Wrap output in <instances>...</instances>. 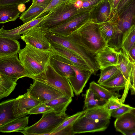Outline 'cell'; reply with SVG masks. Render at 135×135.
I'll list each match as a JSON object with an SVG mask.
<instances>
[{"label":"cell","mask_w":135,"mask_h":135,"mask_svg":"<svg viewBox=\"0 0 135 135\" xmlns=\"http://www.w3.org/2000/svg\"><path fill=\"white\" fill-rule=\"evenodd\" d=\"M45 36L49 42L62 45L80 56L89 66L92 74H95L99 69L95 56L85 45L76 33L73 32L68 36H64L47 30Z\"/></svg>","instance_id":"6da1fadb"},{"label":"cell","mask_w":135,"mask_h":135,"mask_svg":"<svg viewBox=\"0 0 135 135\" xmlns=\"http://www.w3.org/2000/svg\"><path fill=\"white\" fill-rule=\"evenodd\" d=\"M19 58L25 70L26 77L29 78L42 72L49 64L52 54L51 50H43L28 44L18 53Z\"/></svg>","instance_id":"7a4b0ae2"},{"label":"cell","mask_w":135,"mask_h":135,"mask_svg":"<svg viewBox=\"0 0 135 135\" xmlns=\"http://www.w3.org/2000/svg\"><path fill=\"white\" fill-rule=\"evenodd\" d=\"M115 30L114 35L109 42L110 45L116 49L121 48L124 35L135 25V0L130 3L119 13L112 16L109 21Z\"/></svg>","instance_id":"3957f363"},{"label":"cell","mask_w":135,"mask_h":135,"mask_svg":"<svg viewBox=\"0 0 135 135\" xmlns=\"http://www.w3.org/2000/svg\"><path fill=\"white\" fill-rule=\"evenodd\" d=\"M41 119L33 125L19 132L24 135H50L68 116L65 113L53 111L44 113Z\"/></svg>","instance_id":"277c9868"},{"label":"cell","mask_w":135,"mask_h":135,"mask_svg":"<svg viewBox=\"0 0 135 135\" xmlns=\"http://www.w3.org/2000/svg\"><path fill=\"white\" fill-rule=\"evenodd\" d=\"M74 32L95 56L107 46L100 32L99 23L91 19Z\"/></svg>","instance_id":"5b68a950"},{"label":"cell","mask_w":135,"mask_h":135,"mask_svg":"<svg viewBox=\"0 0 135 135\" xmlns=\"http://www.w3.org/2000/svg\"><path fill=\"white\" fill-rule=\"evenodd\" d=\"M81 10L68 0L50 12L37 26L48 30L62 23Z\"/></svg>","instance_id":"8992f818"},{"label":"cell","mask_w":135,"mask_h":135,"mask_svg":"<svg viewBox=\"0 0 135 135\" xmlns=\"http://www.w3.org/2000/svg\"><path fill=\"white\" fill-rule=\"evenodd\" d=\"M45 83L70 98L74 97L72 88L68 80L56 72L49 64L42 72L29 77Z\"/></svg>","instance_id":"52a82bcc"},{"label":"cell","mask_w":135,"mask_h":135,"mask_svg":"<svg viewBox=\"0 0 135 135\" xmlns=\"http://www.w3.org/2000/svg\"><path fill=\"white\" fill-rule=\"evenodd\" d=\"M93 9H81L62 23L47 30L60 36H68L91 19Z\"/></svg>","instance_id":"ba28073f"},{"label":"cell","mask_w":135,"mask_h":135,"mask_svg":"<svg viewBox=\"0 0 135 135\" xmlns=\"http://www.w3.org/2000/svg\"><path fill=\"white\" fill-rule=\"evenodd\" d=\"M27 92L31 97L45 103L52 100L65 96L54 88L41 82L34 80Z\"/></svg>","instance_id":"9c48e42d"},{"label":"cell","mask_w":135,"mask_h":135,"mask_svg":"<svg viewBox=\"0 0 135 135\" xmlns=\"http://www.w3.org/2000/svg\"><path fill=\"white\" fill-rule=\"evenodd\" d=\"M0 73L15 80L26 77L24 68L17 54L0 58Z\"/></svg>","instance_id":"30bf717a"},{"label":"cell","mask_w":135,"mask_h":135,"mask_svg":"<svg viewBox=\"0 0 135 135\" xmlns=\"http://www.w3.org/2000/svg\"><path fill=\"white\" fill-rule=\"evenodd\" d=\"M109 123L110 120H94L87 118L83 114L74 124L73 128L75 134L101 132L107 128Z\"/></svg>","instance_id":"8fae6325"},{"label":"cell","mask_w":135,"mask_h":135,"mask_svg":"<svg viewBox=\"0 0 135 135\" xmlns=\"http://www.w3.org/2000/svg\"><path fill=\"white\" fill-rule=\"evenodd\" d=\"M47 30L36 26L21 36V38L26 43L37 49L51 50L50 44L45 36Z\"/></svg>","instance_id":"7c38bea8"},{"label":"cell","mask_w":135,"mask_h":135,"mask_svg":"<svg viewBox=\"0 0 135 135\" xmlns=\"http://www.w3.org/2000/svg\"><path fill=\"white\" fill-rule=\"evenodd\" d=\"M41 103L31 97L27 92L15 98L13 105V115L16 117L26 116L33 107Z\"/></svg>","instance_id":"4fadbf2b"},{"label":"cell","mask_w":135,"mask_h":135,"mask_svg":"<svg viewBox=\"0 0 135 135\" xmlns=\"http://www.w3.org/2000/svg\"><path fill=\"white\" fill-rule=\"evenodd\" d=\"M49 64L58 74L68 79L75 76V72L70 66L73 64L61 56L52 52Z\"/></svg>","instance_id":"5bb4252c"},{"label":"cell","mask_w":135,"mask_h":135,"mask_svg":"<svg viewBox=\"0 0 135 135\" xmlns=\"http://www.w3.org/2000/svg\"><path fill=\"white\" fill-rule=\"evenodd\" d=\"M70 66L75 72V75L68 79L74 92L76 95H78L82 92L92 73L90 70L80 68L73 64Z\"/></svg>","instance_id":"9a60e30c"},{"label":"cell","mask_w":135,"mask_h":135,"mask_svg":"<svg viewBox=\"0 0 135 135\" xmlns=\"http://www.w3.org/2000/svg\"><path fill=\"white\" fill-rule=\"evenodd\" d=\"M49 43L50 44L51 50L52 52L64 57L74 65L80 68L91 71L86 63L79 56L62 45Z\"/></svg>","instance_id":"2e32d148"},{"label":"cell","mask_w":135,"mask_h":135,"mask_svg":"<svg viewBox=\"0 0 135 135\" xmlns=\"http://www.w3.org/2000/svg\"><path fill=\"white\" fill-rule=\"evenodd\" d=\"M48 15L39 17L32 21L23 24L15 28L5 30L2 26L0 30V37H7L18 40L21 38V35L25 34L38 25Z\"/></svg>","instance_id":"e0dca14e"},{"label":"cell","mask_w":135,"mask_h":135,"mask_svg":"<svg viewBox=\"0 0 135 135\" xmlns=\"http://www.w3.org/2000/svg\"><path fill=\"white\" fill-rule=\"evenodd\" d=\"M95 59L99 69L116 66L118 60V51L107 45L95 56Z\"/></svg>","instance_id":"ac0fdd59"},{"label":"cell","mask_w":135,"mask_h":135,"mask_svg":"<svg viewBox=\"0 0 135 135\" xmlns=\"http://www.w3.org/2000/svg\"><path fill=\"white\" fill-rule=\"evenodd\" d=\"M114 126L117 131L123 134L135 131V116L129 112L116 118Z\"/></svg>","instance_id":"d6986e66"},{"label":"cell","mask_w":135,"mask_h":135,"mask_svg":"<svg viewBox=\"0 0 135 135\" xmlns=\"http://www.w3.org/2000/svg\"><path fill=\"white\" fill-rule=\"evenodd\" d=\"M111 11V7L109 2L108 1L103 0L92 10L91 20L98 23L109 21Z\"/></svg>","instance_id":"ffe728a7"},{"label":"cell","mask_w":135,"mask_h":135,"mask_svg":"<svg viewBox=\"0 0 135 135\" xmlns=\"http://www.w3.org/2000/svg\"><path fill=\"white\" fill-rule=\"evenodd\" d=\"M20 50V44L18 40L0 37V58L17 54Z\"/></svg>","instance_id":"44dd1931"},{"label":"cell","mask_w":135,"mask_h":135,"mask_svg":"<svg viewBox=\"0 0 135 135\" xmlns=\"http://www.w3.org/2000/svg\"><path fill=\"white\" fill-rule=\"evenodd\" d=\"M17 4L0 6V23L3 24L15 21L22 13L18 9Z\"/></svg>","instance_id":"7402d4cb"},{"label":"cell","mask_w":135,"mask_h":135,"mask_svg":"<svg viewBox=\"0 0 135 135\" xmlns=\"http://www.w3.org/2000/svg\"><path fill=\"white\" fill-rule=\"evenodd\" d=\"M29 117L25 116L16 118L0 126V131L8 133L22 131L28 125Z\"/></svg>","instance_id":"603a6c76"},{"label":"cell","mask_w":135,"mask_h":135,"mask_svg":"<svg viewBox=\"0 0 135 135\" xmlns=\"http://www.w3.org/2000/svg\"><path fill=\"white\" fill-rule=\"evenodd\" d=\"M15 99H10L0 103V126L19 118L15 117L13 115V105Z\"/></svg>","instance_id":"cb8c5ba5"},{"label":"cell","mask_w":135,"mask_h":135,"mask_svg":"<svg viewBox=\"0 0 135 135\" xmlns=\"http://www.w3.org/2000/svg\"><path fill=\"white\" fill-rule=\"evenodd\" d=\"M85 110V116L94 120H110L111 116V112L103 106L95 107Z\"/></svg>","instance_id":"d4e9b609"},{"label":"cell","mask_w":135,"mask_h":135,"mask_svg":"<svg viewBox=\"0 0 135 135\" xmlns=\"http://www.w3.org/2000/svg\"><path fill=\"white\" fill-rule=\"evenodd\" d=\"M17 80L0 73V99L9 96L17 84Z\"/></svg>","instance_id":"484cf974"},{"label":"cell","mask_w":135,"mask_h":135,"mask_svg":"<svg viewBox=\"0 0 135 135\" xmlns=\"http://www.w3.org/2000/svg\"><path fill=\"white\" fill-rule=\"evenodd\" d=\"M89 88L92 90L99 98L105 102L112 97L119 98L121 96L116 91L107 88L94 81L90 83Z\"/></svg>","instance_id":"4316f807"},{"label":"cell","mask_w":135,"mask_h":135,"mask_svg":"<svg viewBox=\"0 0 135 135\" xmlns=\"http://www.w3.org/2000/svg\"><path fill=\"white\" fill-rule=\"evenodd\" d=\"M126 83L125 79L120 71L109 79L99 84L109 90L116 91L124 89Z\"/></svg>","instance_id":"83f0119b"},{"label":"cell","mask_w":135,"mask_h":135,"mask_svg":"<svg viewBox=\"0 0 135 135\" xmlns=\"http://www.w3.org/2000/svg\"><path fill=\"white\" fill-rule=\"evenodd\" d=\"M82 95L84 98L83 110L103 106L106 102L99 98L92 90L89 88L86 90V93L82 94Z\"/></svg>","instance_id":"f1b7e54d"},{"label":"cell","mask_w":135,"mask_h":135,"mask_svg":"<svg viewBox=\"0 0 135 135\" xmlns=\"http://www.w3.org/2000/svg\"><path fill=\"white\" fill-rule=\"evenodd\" d=\"M72 101V98L66 96L59 98L45 103L46 105L53 108V111L65 113L67 108Z\"/></svg>","instance_id":"f546056e"},{"label":"cell","mask_w":135,"mask_h":135,"mask_svg":"<svg viewBox=\"0 0 135 135\" xmlns=\"http://www.w3.org/2000/svg\"><path fill=\"white\" fill-rule=\"evenodd\" d=\"M46 8L38 6H31L21 15L20 18L25 23L38 17Z\"/></svg>","instance_id":"4dcf8cb0"},{"label":"cell","mask_w":135,"mask_h":135,"mask_svg":"<svg viewBox=\"0 0 135 135\" xmlns=\"http://www.w3.org/2000/svg\"><path fill=\"white\" fill-rule=\"evenodd\" d=\"M99 25L100 33L107 45L114 36L115 33L114 28L109 21L99 23Z\"/></svg>","instance_id":"1f68e13d"},{"label":"cell","mask_w":135,"mask_h":135,"mask_svg":"<svg viewBox=\"0 0 135 135\" xmlns=\"http://www.w3.org/2000/svg\"><path fill=\"white\" fill-rule=\"evenodd\" d=\"M135 43V25L132 26L124 35L121 49L128 55Z\"/></svg>","instance_id":"d6a6232c"},{"label":"cell","mask_w":135,"mask_h":135,"mask_svg":"<svg viewBox=\"0 0 135 135\" xmlns=\"http://www.w3.org/2000/svg\"><path fill=\"white\" fill-rule=\"evenodd\" d=\"M99 78L98 81L100 84L109 79L120 71L116 66H111L100 69Z\"/></svg>","instance_id":"836d02e7"},{"label":"cell","mask_w":135,"mask_h":135,"mask_svg":"<svg viewBox=\"0 0 135 135\" xmlns=\"http://www.w3.org/2000/svg\"><path fill=\"white\" fill-rule=\"evenodd\" d=\"M85 112V110H83L81 112H77L72 115L68 116L51 133L58 132L68 127L73 126L75 123L84 114Z\"/></svg>","instance_id":"e575fe53"},{"label":"cell","mask_w":135,"mask_h":135,"mask_svg":"<svg viewBox=\"0 0 135 135\" xmlns=\"http://www.w3.org/2000/svg\"><path fill=\"white\" fill-rule=\"evenodd\" d=\"M123 104L118 98L113 97L109 99L103 106L111 112L112 111L121 106Z\"/></svg>","instance_id":"d590c367"},{"label":"cell","mask_w":135,"mask_h":135,"mask_svg":"<svg viewBox=\"0 0 135 135\" xmlns=\"http://www.w3.org/2000/svg\"><path fill=\"white\" fill-rule=\"evenodd\" d=\"M53 108L46 105L45 103H40L30 110L28 114H36L53 111Z\"/></svg>","instance_id":"8d00e7d4"},{"label":"cell","mask_w":135,"mask_h":135,"mask_svg":"<svg viewBox=\"0 0 135 135\" xmlns=\"http://www.w3.org/2000/svg\"><path fill=\"white\" fill-rule=\"evenodd\" d=\"M133 108L129 105L123 104L121 106L112 111L111 116L117 118L126 113L129 112Z\"/></svg>","instance_id":"74e56055"},{"label":"cell","mask_w":135,"mask_h":135,"mask_svg":"<svg viewBox=\"0 0 135 135\" xmlns=\"http://www.w3.org/2000/svg\"><path fill=\"white\" fill-rule=\"evenodd\" d=\"M131 62V71L130 81L131 87L130 89L131 90V95H135V61L129 57Z\"/></svg>","instance_id":"f35d334b"},{"label":"cell","mask_w":135,"mask_h":135,"mask_svg":"<svg viewBox=\"0 0 135 135\" xmlns=\"http://www.w3.org/2000/svg\"><path fill=\"white\" fill-rule=\"evenodd\" d=\"M68 0H52L50 4L41 13L39 17L44 14H47L56 7Z\"/></svg>","instance_id":"ab89813d"},{"label":"cell","mask_w":135,"mask_h":135,"mask_svg":"<svg viewBox=\"0 0 135 135\" xmlns=\"http://www.w3.org/2000/svg\"><path fill=\"white\" fill-rule=\"evenodd\" d=\"M32 0H0V6L10 4H24Z\"/></svg>","instance_id":"60d3db41"},{"label":"cell","mask_w":135,"mask_h":135,"mask_svg":"<svg viewBox=\"0 0 135 135\" xmlns=\"http://www.w3.org/2000/svg\"><path fill=\"white\" fill-rule=\"evenodd\" d=\"M73 126H71L63 129L57 132L53 133L50 135H73L75 134L73 132Z\"/></svg>","instance_id":"b9f144b4"},{"label":"cell","mask_w":135,"mask_h":135,"mask_svg":"<svg viewBox=\"0 0 135 135\" xmlns=\"http://www.w3.org/2000/svg\"><path fill=\"white\" fill-rule=\"evenodd\" d=\"M121 0H108L111 7V11L109 20L116 13L118 7Z\"/></svg>","instance_id":"7bdbcfd3"},{"label":"cell","mask_w":135,"mask_h":135,"mask_svg":"<svg viewBox=\"0 0 135 135\" xmlns=\"http://www.w3.org/2000/svg\"><path fill=\"white\" fill-rule=\"evenodd\" d=\"M52 0H32L31 6H38L45 7L49 5Z\"/></svg>","instance_id":"ee69618b"},{"label":"cell","mask_w":135,"mask_h":135,"mask_svg":"<svg viewBox=\"0 0 135 135\" xmlns=\"http://www.w3.org/2000/svg\"><path fill=\"white\" fill-rule=\"evenodd\" d=\"M132 0H121L118 7L116 13L114 15L120 12L128 5Z\"/></svg>","instance_id":"f6af8a7d"},{"label":"cell","mask_w":135,"mask_h":135,"mask_svg":"<svg viewBox=\"0 0 135 135\" xmlns=\"http://www.w3.org/2000/svg\"><path fill=\"white\" fill-rule=\"evenodd\" d=\"M128 55L131 59L135 61V43L130 50Z\"/></svg>","instance_id":"bcb514c9"},{"label":"cell","mask_w":135,"mask_h":135,"mask_svg":"<svg viewBox=\"0 0 135 135\" xmlns=\"http://www.w3.org/2000/svg\"><path fill=\"white\" fill-rule=\"evenodd\" d=\"M18 8L19 10L22 12L25 10L26 7L24 4H22L18 5Z\"/></svg>","instance_id":"7dc6e473"},{"label":"cell","mask_w":135,"mask_h":135,"mask_svg":"<svg viewBox=\"0 0 135 135\" xmlns=\"http://www.w3.org/2000/svg\"><path fill=\"white\" fill-rule=\"evenodd\" d=\"M129 112L135 116V108H133Z\"/></svg>","instance_id":"c3c4849f"},{"label":"cell","mask_w":135,"mask_h":135,"mask_svg":"<svg viewBox=\"0 0 135 135\" xmlns=\"http://www.w3.org/2000/svg\"><path fill=\"white\" fill-rule=\"evenodd\" d=\"M126 135H135V131L127 133Z\"/></svg>","instance_id":"681fc988"},{"label":"cell","mask_w":135,"mask_h":135,"mask_svg":"<svg viewBox=\"0 0 135 135\" xmlns=\"http://www.w3.org/2000/svg\"><path fill=\"white\" fill-rule=\"evenodd\" d=\"M107 0V1H108V0Z\"/></svg>","instance_id":"f907efd6"},{"label":"cell","mask_w":135,"mask_h":135,"mask_svg":"<svg viewBox=\"0 0 135 135\" xmlns=\"http://www.w3.org/2000/svg\"></svg>","instance_id":"816d5d0a"}]
</instances>
